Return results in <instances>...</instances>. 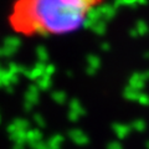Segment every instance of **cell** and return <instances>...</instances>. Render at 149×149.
<instances>
[{"label": "cell", "instance_id": "6da1fadb", "mask_svg": "<svg viewBox=\"0 0 149 149\" xmlns=\"http://www.w3.org/2000/svg\"><path fill=\"white\" fill-rule=\"evenodd\" d=\"M102 0H15L8 21L26 37L71 34L85 25L91 9Z\"/></svg>", "mask_w": 149, "mask_h": 149}]
</instances>
